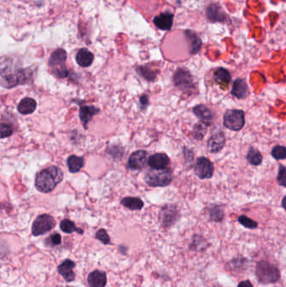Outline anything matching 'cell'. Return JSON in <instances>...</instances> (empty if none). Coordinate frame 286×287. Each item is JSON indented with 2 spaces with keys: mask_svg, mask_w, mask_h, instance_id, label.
<instances>
[{
  "mask_svg": "<svg viewBox=\"0 0 286 287\" xmlns=\"http://www.w3.org/2000/svg\"><path fill=\"white\" fill-rule=\"evenodd\" d=\"M55 226V220L49 214H41L36 218L32 224V235L35 237L44 235Z\"/></svg>",
  "mask_w": 286,
  "mask_h": 287,
  "instance_id": "obj_6",
  "label": "cell"
},
{
  "mask_svg": "<svg viewBox=\"0 0 286 287\" xmlns=\"http://www.w3.org/2000/svg\"><path fill=\"white\" fill-rule=\"evenodd\" d=\"M140 105H141V108L144 109L145 108L148 106L149 104V96L147 95H142L140 98Z\"/></svg>",
  "mask_w": 286,
  "mask_h": 287,
  "instance_id": "obj_38",
  "label": "cell"
},
{
  "mask_svg": "<svg viewBox=\"0 0 286 287\" xmlns=\"http://www.w3.org/2000/svg\"><path fill=\"white\" fill-rule=\"evenodd\" d=\"M12 126H9L7 124H1V138L4 139V138L9 137L13 134Z\"/></svg>",
  "mask_w": 286,
  "mask_h": 287,
  "instance_id": "obj_37",
  "label": "cell"
},
{
  "mask_svg": "<svg viewBox=\"0 0 286 287\" xmlns=\"http://www.w3.org/2000/svg\"><path fill=\"white\" fill-rule=\"evenodd\" d=\"M174 16L169 12L162 13L154 18V24L161 31H170L173 25Z\"/></svg>",
  "mask_w": 286,
  "mask_h": 287,
  "instance_id": "obj_17",
  "label": "cell"
},
{
  "mask_svg": "<svg viewBox=\"0 0 286 287\" xmlns=\"http://www.w3.org/2000/svg\"><path fill=\"white\" fill-rule=\"evenodd\" d=\"M271 155L275 160L286 159V148L281 145L274 147L271 151Z\"/></svg>",
  "mask_w": 286,
  "mask_h": 287,
  "instance_id": "obj_32",
  "label": "cell"
},
{
  "mask_svg": "<svg viewBox=\"0 0 286 287\" xmlns=\"http://www.w3.org/2000/svg\"><path fill=\"white\" fill-rule=\"evenodd\" d=\"M207 126L202 123V125H197L194 128V136L197 140H201L207 133Z\"/></svg>",
  "mask_w": 286,
  "mask_h": 287,
  "instance_id": "obj_34",
  "label": "cell"
},
{
  "mask_svg": "<svg viewBox=\"0 0 286 287\" xmlns=\"http://www.w3.org/2000/svg\"><path fill=\"white\" fill-rule=\"evenodd\" d=\"M213 80L222 89H227L231 82V75L225 68H216L213 72Z\"/></svg>",
  "mask_w": 286,
  "mask_h": 287,
  "instance_id": "obj_18",
  "label": "cell"
},
{
  "mask_svg": "<svg viewBox=\"0 0 286 287\" xmlns=\"http://www.w3.org/2000/svg\"><path fill=\"white\" fill-rule=\"evenodd\" d=\"M107 275L105 272L99 269L91 271L88 276L89 287H105L107 285Z\"/></svg>",
  "mask_w": 286,
  "mask_h": 287,
  "instance_id": "obj_16",
  "label": "cell"
},
{
  "mask_svg": "<svg viewBox=\"0 0 286 287\" xmlns=\"http://www.w3.org/2000/svg\"><path fill=\"white\" fill-rule=\"evenodd\" d=\"M180 214L177 208L173 205H166L162 208L160 214V219L162 226L167 229L177 223Z\"/></svg>",
  "mask_w": 286,
  "mask_h": 287,
  "instance_id": "obj_9",
  "label": "cell"
},
{
  "mask_svg": "<svg viewBox=\"0 0 286 287\" xmlns=\"http://www.w3.org/2000/svg\"><path fill=\"white\" fill-rule=\"evenodd\" d=\"M36 101L31 98H25L22 99L18 104V111L21 114L27 115L34 113L35 110L36 109Z\"/></svg>",
  "mask_w": 286,
  "mask_h": 287,
  "instance_id": "obj_22",
  "label": "cell"
},
{
  "mask_svg": "<svg viewBox=\"0 0 286 287\" xmlns=\"http://www.w3.org/2000/svg\"><path fill=\"white\" fill-rule=\"evenodd\" d=\"M194 171L200 179H210L213 176L214 165L210 161V160L202 156L198 158L197 161Z\"/></svg>",
  "mask_w": 286,
  "mask_h": 287,
  "instance_id": "obj_10",
  "label": "cell"
},
{
  "mask_svg": "<svg viewBox=\"0 0 286 287\" xmlns=\"http://www.w3.org/2000/svg\"><path fill=\"white\" fill-rule=\"evenodd\" d=\"M32 77V72L29 69L10 70L9 68L1 70V83L3 88L12 89L19 84L29 83Z\"/></svg>",
  "mask_w": 286,
  "mask_h": 287,
  "instance_id": "obj_2",
  "label": "cell"
},
{
  "mask_svg": "<svg viewBox=\"0 0 286 287\" xmlns=\"http://www.w3.org/2000/svg\"></svg>",
  "mask_w": 286,
  "mask_h": 287,
  "instance_id": "obj_41",
  "label": "cell"
},
{
  "mask_svg": "<svg viewBox=\"0 0 286 287\" xmlns=\"http://www.w3.org/2000/svg\"><path fill=\"white\" fill-rule=\"evenodd\" d=\"M148 163L152 169L164 170L167 168L170 164V158L164 153H157L149 157Z\"/></svg>",
  "mask_w": 286,
  "mask_h": 287,
  "instance_id": "obj_15",
  "label": "cell"
},
{
  "mask_svg": "<svg viewBox=\"0 0 286 287\" xmlns=\"http://www.w3.org/2000/svg\"><path fill=\"white\" fill-rule=\"evenodd\" d=\"M193 113L201 119V122L206 126H210L213 123L214 115L213 112L209 108L205 107L204 105H197L193 108Z\"/></svg>",
  "mask_w": 286,
  "mask_h": 287,
  "instance_id": "obj_20",
  "label": "cell"
},
{
  "mask_svg": "<svg viewBox=\"0 0 286 287\" xmlns=\"http://www.w3.org/2000/svg\"><path fill=\"white\" fill-rule=\"evenodd\" d=\"M121 204L132 211L141 210L143 208V202L139 197H128L121 200Z\"/></svg>",
  "mask_w": 286,
  "mask_h": 287,
  "instance_id": "obj_24",
  "label": "cell"
},
{
  "mask_svg": "<svg viewBox=\"0 0 286 287\" xmlns=\"http://www.w3.org/2000/svg\"><path fill=\"white\" fill-rule=\"evenodd\" d=\"M282 207H283L284 209L286 211V196L284 197L283 200H282Z\"/></svg>",
  "mask_w": 286,
  "mask_h": 287,
  "instance_id": "obj_40",
  "label": "cell"
},
{
  "mask_svg": "<svg viewBox=\"0 0 286 287\" xmlns=\"http://www.w3.org/2000/svg\"><path fill=\"white\" fill-rule=\"evenodd\" d=\"M232 94L238 99H244L248 97L249 88L245 80L241 78L235 80L232 89Z\"/></svg>",
  "mask_w": 286,
  "mask_h": 287,
  "instance_id": "obj_19",
  "label": "cell"
},
{
  "mask_svg": "<svg viewBox=\"0 0 286 287\" xmlns=\"http://www.w3.org/2000/svg\"><path fill=\"white\" fill-rule=\"evenodd\" d=\"M148 153L145 150H137L133 153L128 159V167L133 170H141L147 164Z\"/></svg>",
  "mask_w": 286,
  "mask_h": 287,
  "instance_id": "obj_12",
  "label": "cell"
},
{
  "mask_svg": "<svg viewBox=\"0 0 286 287\" xmlns=\"http://www.w3.org/2000/svg\"><path fill=\"white\" fill-rule=\"evenodd\" d=\"M256 275L263 284L275 283L280 280V271L276 266L268 261H260L256 266Z\"/></svg>",
  "mask_w": 286,
  "mask_h": 287,
  "instance_id": "obj_4",
  "label": "cell"
},
{
  "mask_svg": "<svg viewBox=\"0 0 286 287\" xmlns=\"http://www.w3.org/2000/svg\"><path fill=\"white\" fill-rule=\"evenodd\" d=\"M95 238L99 240L101 243H103L104 245H107L111 244V238H110L108 233H107L106 230L104 229H99L96 232Z\"/></svg>",
  "mask_w": 286,
  "mask_h": 287,
  "instance_id": "obj_31",
  "label": "cell"
},
{
  "mask_svg": "<svg viewBox=\"0 0 286 287\" xmlns=\"http://www.w3.org/2000/svg\"><path fill=\"white\" fill-rule=\"evenodd\" d=\"M173 179L171 170H156L151 169L145 174V181L150 186H166L170 185Z\"/></svg>",
  "mask_w": 286,
  "mask_h": 287,
  "instance_id": "obj_5",
  "label": "cell"
},
{
  "mask_svg": "<svg viewBox=\"0 0 286 287\" xmlns=\"http://www.w3.org/2000/svg\"><path fill=\"white\" fill-rule=\"evenodd\" d=\"M211 219L214 220L216 222H220L223 218V212L218 207L213 208L210 211Z\"/></svg>",
  "mask_w": 286,
  "mask_h": 287,
  "instance_id": "obj_36",
  "label": "cell"
},
{
  "mask_svg": "<svg viewBox=\"0 0 286 287\" xmlns=\"http://www.w3.org/2000/svg\"><path fill=\"white\" fill-rule=\"evenodd\" d=\"M76 263L74 261L70 259H67L61 263V265L58 266V273L63 277L67 282H72L76 279V274L73 271V269L76 267Z\"/></svg>",
  "mask_w": 286,
  "mask_h": 287,
  "instance_id": "obj_11",
  "label": "cell"
},
{
  "mask_svg": "<svg viewBox=\"0 0 286 287\" xmlns=\"http://www.w3.org/2000/svg\"><path fill=\"white\" fill-rule=\"evenodd\" d=\"M60 229H61L62 232L66 233H72L76 232L78 234H83L84 231L80 228H77L76 226L75 223L70 219H63L60 223Z\"/></svg>",
  "mask_w": 286,
  "mask_h": 287,
  "instance_id": "obj_25",
  "label": "cell"
},
{
  "mask_svg": "<svg viewBox=\"0 0 286 287\" xmlns=\"http://www.w3.org/2000/svg\"><path fill=\"white\" fill-rule=\"evenodd\" d=\"M278 184L280 186L286 187V168L284 165L279 166V172L277 176Z\"/></svg>",
  "mask_w": 286,
  "mask_h": 287,
  "instance_id": "obj_35",
  "label": "cell"
},
{
  "mask_svg": "<svg viewBox=\"0 0 286 287\" xmlns=\"http://www.w3.org/2000/svg\"><path fill=\"white\" fill-rule=\"evenodd\" d=\"M186 36L191 42V49H190L191 53L196 54L201 49V41L200 38L195 33L191 32V31H186Z\"/></svg>",
  "mask_w": 286,
  "mask_h": 287,
  "instance_id": "obj_26",
  "label": "cell"
},
{
  "mask_svg": "<svg viewBox=\"0 0 286 287\" xmlns=\"http://www.w3.org/2000/svg\"><path fill=\"white\" fill-rule=\"evenodd\" d=\"M137 72L143 78L149 81V82H153L156 78V75L155 72L151 69H149L146 67H139L137 68Z\"/></svg>",
  "mask_w": 286,
  "mask_h": 287,
  "instance_id": "obj_28",
  "label": "cell"
},
{
  "mask_svg": "<svg viewBox=\"0 0 286 287\" xmlns=\"http://www.w3.org/2000/svg\"><path fill=\"white\" fill-rule=\"evenodd\" d=\"M93 60H94V55L91 52H89L88 49L83 48V49L78 51V52L76 53V62L82 68L90 67Z\"/></svg>",
  "mask_w": 286,
  "mask_h": 287,
  "instance_id": "obj_21",
  "label": "cell"
},
{
  "mask_svg": "<svg viewBox=\"0 0 286 287\" xmlns=\"http://www.w3.org/2000/svg\"><path fill=\"white\" fill-rule=\"evenodd\" d=\"M100 112V109L95 106L82 105L80 107L79 117L82 121V126L85 129H88V124L91 121L92 118Z\"/></svg>",
  "mask_w": 286,
  "mask_h": 287,
  "instance_id": "obj_14",
  "label": "cell"
},
{
  "mask_svg": "<svg viewBox=\"0 0 286 287\" xmlns=\"http://www.w3.org/2000/svg\"><path fill=\"white\" fill-rule=\"evenodd\" d=\"M225 135L221 130H216L214 132L213 135H211L207 144V148L209 152H219L225 145Z\"/></svg>",
  "mask_w": 286,
  "mask_h": 287,
  "instance_id": "obj_13",
  "label": "cell"
},
{
  "mask_svg": "<svg viewBox=\"0 0 286 287\" xmlns=\"http://www.w3.org/2000/svg\"><path fill=\"white\" fill-rule=\"evenodd\" d=\"M67 166L72 173H76L81 171L84 165V159L82 156H71L67 161Z\"/></svg>",
  "mask_w": 286,
  "mask_h": 287,
  "instance_id": "obj_23",
  "label": "cell"
},
{
  "mask_svg": "<svg viewBox=\"0 0 286 287\" xmlns=\"http://www.w3.org/2000/svg\"><path fill=\"white\" fill-rule=\"evenodd\" d=\"M174 83L183 92H190L195 89L193 78L188 71L178 69L174 75Z\"/></svg>",
  "mask_w": 286,
  "mask_h": 287,
  "instance_id": "obj_8",
  "label": "cell"
},
{
  "mask_svg": "<svg viewBox=\"0 0 286 287\" xmlns=\"http://www.w3.org/2000/svg\"><path fill=\"white\" fill-rule=\"evenodd\" d=\"M64 178L63 171L55 165L44 169L37 174L36 178V187L43 193H51L55 189L58 184L61 183Z\"/></svg>",
  "mask_w": 286,
  "mask_h": 287,
  "instance_id": "obj_1",
  "label": "cell"
},
{
  "mask_svg": "<svg viewBox=\"0 0 286 287\" xmlns=\"http://www.w3.org/2000/svg\"><path fill=\"white\" fill-rule=\"evenodd\" d=\"M67 57V52L63 49L55 50L50 57L48 62L50 70L57 78L63 79L69 75L66 65Z\"/></svg>",
  "mask_w": 286,
  "mask_h": 287,
  "instance_id": "obj_3",
  "label": "cell"
},
{
  "mask_svg": "<svg viewBox=\"0 0 286 287\" xmlns=\"http://www.w3.org/2000/svg\"><path fill=\"white\" fill-rule=\"evenodd\" d=\"M238 222L247 229H254L258 227V223H256L255 221L244 215L238 217Z\"/></svg>",
  "mask_w": 286,
  "mask_h": 287,
  "instance_id": "obj_33",
  "label": "cell"
},
{
  "mask_svg": "<svg viewBox=\"0 0 286 287\" xmlns=\"http://www.w3.org/2000/svg\"><path fill=\"white\" fill-rule=\"evenodd\" d=\"M61 244V236L58 233H54L52 235H50L48 238H46L45 240V245L48 247L54 248L58 246Z\"/></svg>",
  "mask_w": 286,
  "mask_h": 287,
  "instance_id": "obj_29",
  "label": "cell"
},
{
  "mask_svg": "<svg viewBox=\"0 0 286 287\" xmlns=\"http://www.w3.org/2000/svg\"><path fill=\"white\" fill-rule=\"evenodd\" d=\"M245 124V115L243 110L230 109L223 116V125L226 128L233 131H238L243 128Z\"/></svg>",
  "mask_w": 286,
  "mask_h": 287,
  "instance_id": "obj_7",
  "label": "cell"
},
{
  "mask_svg": "<svg viewBox=\"0 0 286 287\" xmlns=\"http://www.w3.org/2000/svg\"><path fill=\"white\" fill-rule=\"evenodd\" d=\"M237 287H253L252 283L250 281H241Z\"/></svg>",
  "mask_w": 286,
  "mask_h": 287,
  "instance_id": "obj_39",
  "label": "cell"
},
{
  "mask_svg": "<svg viewBox=\"0 0 286 287\" xmlns=\"http://www.w3.org/2000/svg\"><path fill=\"white\" fill-rule=\"evenodd\" d=\"M220 10H221V9H220L219 7L216 6V5H211L208 10H207V16H208V18L212 19L213 16L216 15V21H222V20L224 19V14H223V12L218 13L217 14V12H219Z\"/></svg>",
  "mask_w": 286,
  "mask_h": 287,
  "instance_id": "obj_30",
  "label": "cell"
},
{
  "mask_svg": "<svg viewBox=\"0 0 286 287\" xmlns=\"http://www.w3.org/2000/svg\"><path fill=\"white\" fill-rule=\"evenodd\" d=\"M247 161L250 162L251 165H259L262 163L263 157H262L261 153L259 150L250 148L249 152L247 154Z\"/></svg>",
  "mask_w": 286,
  "mask_h": 287,
  "instance_id": "obj_27",
  "label": "cell"
}]
</instances>
